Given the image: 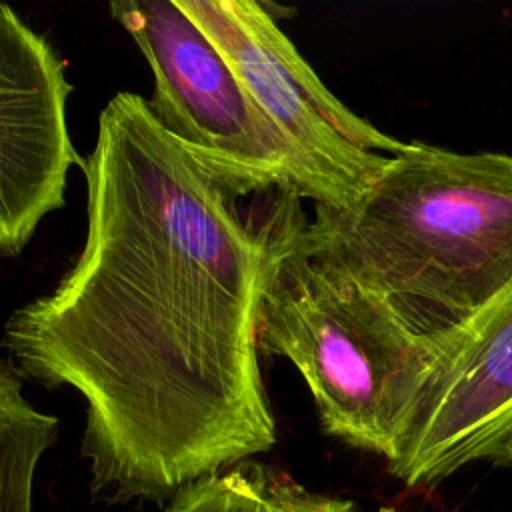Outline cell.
I'll list each match as a JSON object with an SVG mask.
<instances>
[{
	"label": "cell",
	"instance_id": "277c9868",
	"mask_svg": "<svg viewBox=\"0 0 512 512\" xmlns=\"http://www.w3.org/2000/svg\"><path fill=\"white\" fill-rule=\"evenodd\" d=\"M110 14L144 54L154 78L146 102L174 140L244 196L310 198L292 146L178 0H116Z\"/></svg>",
	"mask_w": 512,
	"mask_h": 512
},
{
	"label": "cell",
	"instance_id": "30bf717a",
	"mask_svg": "<svg viewBox=\"0 0 512 512\" xmlns=\"http://www.w3.org/2000/svg\"><path fill=\"white\" fill-rule=\"evenodd\" d=\"M264 496L268 512H358L352 500L306 492L286 474L264 468Z\"/></svg>",
	"mask_w": 512,
	"mask_h": 512
},
{
	"label": "cell",
	"instance_id": "ba28073f",
	"mask_svg": "<svg viewBox=\"0 0 512 512\" xmlns=\"http://www.w3.org/2000/svg\"><path fill=\"white\" fill-rule=\"evenodd\" d=\"M58 418L22 394V376L0 362V512H32L34 474L56 442Z\"/></svg>",
	"mask_w": 512,
	"mask_h": 512
},
{
	"label": "cell",
	"instance_id": "8fae6325",
	"mask_svg": "<svg viewBox=\"0 0 512 512\" xmlns=\"http://www.w3.org/2000/svg\"><path fill=\"white\" fill-rule=\"evenodd\" d=\"M488 460L498 462V464H512V432L496 446V450L492 452V456Z\"/></svg>",
	"mask_w": 512,
	"mask_h": 512
},
{
	"label": "cell",
	"instance_id": "7a4b0ae2",
	"mask_svg": "<svg viewBox=\"0 0 512 512\" xmlns=\"http://www.w3.org/2000/svg\"><path fill=\"white\" fill-rule=\"evenodd\" d=\"M300 242L444 340L512 280V156L408 142L350 208L314 206Z\"/></svg>",
	"mask_w": 512,
	"mask_h": 512
},
{
	"label": "cell",
	"instance_id": "6da1fadb",
	"mask_svg": "<svg viewBox=\"0 0 512 512\" xmlns=\"http://www.w3.org/2000/svg\"><path fill=\"white\" fill-rule=\"evenodd\" d=\"M82 170L84 246L2 346L22 378L84 398L94 492L162 500L276 444L256 310L292 194L244 216L246 196L136 92L106 102Z\"/></svg>",
	"mask_w": 512,
	"mask_h": 512
},
{
	"label": "cell",
	"instance_id": "9c48e42d",
	"mask_svg": "<svg viewBox=\"0 0 512 512\" xmlns=\"http://www.w3.org/2000/svg\"><path fill=\"white\" fill-rule=\"evenodd\" d=\"M166 512H268L264 468L242 462L200 478L176 492Z\"/></svg>",
	"mask_w": 512,
	"mask_h": 512
},
{
	"label": "cell",
	"instance_id": "8992f818",
	"mask_svg": "<svg viewBox=\"0 0 512 512\" xmlns=\"http://www.w3.org/2000/svg\"><path fill=\"white\" fill-rule=\"evenodd\" d=\"M440 358L388 472L436 486L488 460L512 432V280L458 332Z\"/></svg>",
	"mask_w": 512,
	"mask_h": 512
},
{
	"label": "cell",
	"instance_id": "7c38bea8",
	"mask_svg": "<svg viewBox=\"0 0 512 512\" xmlns=\"http://www.w3.org/2000/svg\"><path fill=\"white\" fill-rule=\"evenodd\" d=\"M378 512H398L396 508H392V506H380L378 508Z\"/></svg>",
	"mask_w": 512,
	"mask_h": 512
},
{
	"label": "cell",
	"instance_id": "5b68a950",
	"mask_svg": "<svg viewBox=\"0 0 512 512\" xmlns=\"http://www.w3.org/2000/svg\"><path fill=\"white\" fill-rule=\"evenodd\" d=\"M292 146L310 202L346 210L408 142L344 106L254 0H178Z\"/></svg>",
	"mask_w": 512,
	"mask_h": 512
},
{
	"label": "cell",
	"instance_id": "52a82bcc",
	"mask_svg": "<svg viewBox=\"0 0 512 512\" xmlns=\"http://www.w3.org/2000/svg\"><path fill=\"white\" fill-rule=\"evenodd\" d=\"M70 94L54 46L0 4V256L26 248L64 206L70 168L84 166L66 122Z\"/></svg>",
	"mask_w": 512,
	"mask_h": 512
},
{
	"label": "cell",
	"instance_id": "3957f363",
	"mask_svg": "<svg viewBox=\"0 0 512 512\" xmlns=\"http://www.w3.org/2000/svg\"><path fill=\"white\" fill-rule=\"evenodd\" d=\"M302 200L288 196L256 310V348L304 378L326 434L396 456L446 342L414 332L374 292L300 242Z\"/></svg>",
	"mask_w": 512,
	"mask_h": 512
}]
</instances>
